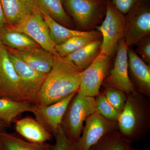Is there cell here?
<instances>
[{
  "label": "cell",
  "mask_w": 150,
  "mask_h": 150,
  "mask_svg": "<svg viewBox=\"0 0 150 150\" xmlns=\"http://www.w3.org/2000/svg\"><path fill=\"white\" fill-rule=\"evenodd\" d=\"M83 71L69 60L54 56V65L46 76L34 105H49L77 92Z\"/></svg>",
  "instance_id": "6da1fadb"
},
{
  "label": "cell",
  "mask_w": 150,
  "mask_h": 150,
  "mask_svg": "<svg viewBox=\"0 0 150 150\" xmlns=\"http://www.w3.org/2000/svg\"><path fill=\"white\" fill-rule=\"evenodd\" d=\"M118 131L130 143L139 142L150 128L149 98L137 90L127 95L123 110L117 121Z\"/></svg>",
  "instance_id": "7a4b0ae2"
},
{
  "label": "cell",
  "mask_w": 150,
  "mask_h": 150,
  "mask_svg": "<svg viewBox=\"0 0 150 150\" xmlns=\"http://www.w3.org/2000/svg\"><path fill=\"white\" fill-rule=\"evenodd\" d=\"M96 111L95 98L77 92L71 100L62 119L61 127L73 144L81 137L83 123Z\"/></svg>",
  "instance_id": "3957f363"
},
{
  "label": "cell",
  "mask_w": 150,
  "mask_h": 150,
  "mask_svg": "<svg viewBox=\"0 0 150 150\" xmlns=\"http://www.w3.org/2000/svg\"><path fill=\"white\" fill-rule=\"evenodd\" d=\"M62 2L64 8L80 31L95 30L105 16V0H62Z\"/></svg>",
  "instance_id": "277c9868"
},
{
  "label": "cell",
  "mask_w": 150,
  "mask_h": 150,
  "mask_svg": "<svg viewBox=\"0 0 150 150\" xmlns=\"http://www.w3.org/2000/svg\"><path fill=\"white\" fill-rule=\"evenodd\" d=\"M105 1V17L96 29L102 36L100 54L111 57L119 40L126 35L127 23L126 16L115 8L111 0Z\"/></svg>",
  "instance_id": "5b68a950"
},
{
  "label": "cell",
  "mask_w": 150,
  "mask_h": 150,
  "mask_svg": "<svg viewBox=\"0 0 150 150\" xmlns=\"http://www.w3.org/2000/svg\"><path fill=\"white\" fill-rule=\"evenodd\" d=\"M8 54L18 77L22 98L34 104L47 74L35 71L18 57L9 52Z\"/></svg>",
  "instance_id": "8992f818"
},
{
  "label": "cell",
  "mask_w": 150,
  "mask_h": 150,
  "mask_svg": "<svg viewBox=\"0 0 150 150\" xmlns=\"http://www.w3.org/2000/svg\"><path fill=\"white\" fill-rule=\"evenodd\" d=\"M85 121L81 137L73 144L74 150H90L105 135L118 131L117 121L106 119L97 111Z\"/></svg>",
  "instance_id": "52a82bcc"
},
{
  "label": "cell",
  "mask_w": 150,
  "mask_h": 150,
  "mask_svg": "<svg viewBox=\"0 0 150 150\" xmlns=\"http://www.w3.org/2000/svg\"><path fill=\"white\" fill-rule=\"evenodd\" d=\"M8 26L13 31L26 34L53 56L60 57L55 50L56 45L51 39L48 25L37 7L19 24L13 27Z\"/></svg>",
  "instance_id": "ba28073f"
},
{
  "label": "cell",
  "mask_w": 150,
  "mask_h": 150,
  "mask_svg": "<svg viewBox=\"0 0 150 150\" xmlns=\"http://www.w3.org/2000/svg\"><path fill=\"white\" fill-rule=\"evenodd\" d=\"M111 57L100 54L96 59L83 71L78 92L83 95L95 97L110 69Z\"/></svg>",
  "instance_id": "9c48e42d"
},
{
  "label": "cell",
  "mask_w": 150,
  "mask_h": 150,
  "mask_svg": "<svg viewBox=\"0 0 150 150\" xmlns=\"http://www.w3.org/2000/svg\"><path fill=\"white\" fill-rule=\"evenodd\" d=\"M112 69L105 78L103 83L120 90L126 95L136 90L128 73V49L124 38L119 40Z\"/></svg>",
  "instance_id": "30bf717a"
},
{
  "label": "cell",
  "mask_w": 150,
  "mask_h": 150,
  "mask_svg": "<svg viewBox=\"0 0 150 150\" xmlns=\"http://www.w3.org/2000/svg\"><path fill=\"white\" fill-rule=\"evenodd\" d=\"M127 31L124 38L128 46L135 45L150 34L149 6L141 0L126 16Z\"/></svg>",
  "instance_id": "8fae6325"
},
{
  "label": "cell",
  "mask_w": 150,
  "mask_h": 150,
  "mask_svg": "<svg viewBox=\"0 0 150 150\" xmlns=\"http://www.w3.org/2000/svg\"><path fill=\"white\" fill-rule=\"evenodd\" d=\"M0 98L23 100L20 93L18 77L9 57L8 51L0 42Z\"/></svg>",
  "instance_id": "7c38bea8"
},
{
  "label": "cell",
  "mask_w": 150,
  "mask_h": 150,
  "mask_svg": "<svg viewBox=\"0 0 150 150\" xmlns=\"http://www.w3.org/2000/svg\"><path fill=\"white\" fill-rule=\"evenodd\" d=\"M76 93L49 105L37 106L34 105L30 112L35 116V119L54 136L61 126L69 103Z\"/></svg>",
  "instance_id": "4fadbf2b"
},
{
  "label": "cell",
  "mask_w": 150,
  "mask_h": 150,
  "mask_svg": "<svg viewBox=\"0 0 150 150\" xmlns=\"http://www.w3.org/2000/svg\"><path fill=\"white\" fill-rule=\"evenodd\" d=\"M128 73L137 91L150 98V66L145 63L135 51L128 49Z\"/></svg>",
  "instance_id": "5bb4252c"
},
{
  "label": "cell",
  "mask_w": 150,
  "mask_h": 150,
  "mask_svg": "<svg viewBox=\"0 0 150 150\" xmlns=\"http://www.w3.org/2000/svg\"><path fill=\"white\" fill-rule=\"evenodd\" d=\"M6 48L9 53L18 57L30 68L39 72L47 74L54 65V56L40 46L23 51Z\"/></svg>",
  "instance_id": "9a60e30c"
},
{
  "label": "cell",
  "mask_w": 150,
  "mask_h": 150,
  "mask_svg": "<svg viewBox=\"0 0 150 150\" xmlns=\"http://www.w3.org/2000/svg\"><path fill=\"white\" fill-rule=\"evenodd\" d=\"M7 24L16 26L36 8L34 0H0Z\"/></svg>",
  "instance_id": "2e32d148"
},
{
  "label": "cell",
  "mask_w": 150,
  "mask_h": 150,
  "mask_svg": "<svg viewBox=\"0 0 150 150\" xmlns=\"http://www.w3.org/2000/svg\"><path fill=\"white\" fill-rule=\"evenodd\" d=\"M15 129L21 137L33 143H46L54 136L35 118L31 117L16 120Z\"/></svg>",
  "instance_id": "e0dca14e"
},
{
  "label": "cell",
  "mask_w": 150,
  "mask_h": 150,
  "mask_svg": "<svg viewBox=\"0 0 150 150\" xmlns=\"http://www.w3.org/2000/svg\"><path fill=\"white\" fill-rule=\"evenodd\" d=\"M38 10L48 25L51 39L56 45L61 44L70 38L79 36H92L102 39L101 33L98 30L85 32L70 29L58 23L44 11Z\"/></svg>",
  "instance_id": "ac0fdd59"
},
{
  "label": "cell",
  "mask_w": 150,
  "mask_h": 150,
  "mask_svg": "<svg viewBox=\"0 0 150 150\" xmlns=\"http://www.w3.org/2000/svg\"><path fill=\"white\" fill-rule=\"evenodd\" d=\"M0 142L4 150H54L47 142L33 143L6 131L0 132Z\"/></svg>",
  "instance_id": "d6986e66"
},
{
  "label": "cell",
  "mask_w": 150,
  "mask_h": 150,
  "mask_svg": "<svg viewBox=\"0 0 150 150\" xmlns=\"http://www.w3.org/2000/svg\"><path fill=\"white\" fill-rule=\"evenodd\" d=\"M101 42V39L94 40L79 51L64 58L73 62L81 70L84 71L100 54Z\"/></svg>",
  "instance_id": "ffe728a7"
},
{
  "label": "cell",
  "mask_w": 150,
  "mask_h": 150,
  "mask_svg": "<svg viewBox=\"0 0 150 150\" xmlns=\"http://www.w3.org/2000/svg\"><path fill=\"white\" fill-rule=\"evenodd\" d=\"M0 42L7 48L18 51L40 46L26 34L11 30L8 25L0 31Z\"/></svg>",
  "instance_id": "44dd1931"
},
{
  "label": "cell",
  "mask_w": 150,
  "mask_h": 150,
  "mask_svg": "<svg viewBox=\"0 0 150 150\" xmlns=\"http://www.w3.org/2000/svg\"><path fill=\"white\" fill-rule=\"evenodd\" d=\"M33 105L26 100L16 101L0 98V120L11 125L23 112H30Z\"/></svg>",
  "instance_id": "7402d4cb"
},
{
  "label": "cell",
  "mask_w": 150,
  "mask_h": 150,
  "mask_svg": "<svg viewBox=\"0 0 150 150\" xmlns=\"http://www.w3.org/2000/svg\"><path fill=\"white\" fill-rule=\"evenodd\" d=\"M34 2L38 9L45 11L58 23L74 29L72 22L64 8L62 0H34Z\"/></svg>",
  "instance_id": "603a6c76"
},
{
  "label": "cell",
  "mask_w": 150,
  "mask_h": 150,
  "mask_svg": "<svg viewBox=\"0 0 150 150\" xmlns=\"http://www.w3.org/2000/svg\"><path fill=\"white\" fill-rule=\"evenodd\" d=\"M131 144L117 131L103 137L90 150H128Z\"/></svg>",
  "instance_id": "cb8c5ba5"
},
{
  "label": "cell",
  "mask_w": 150,
  "mask_h": 150,
  "mask_svg": "<svg viewBox=\"0 0 150 150\" xmlns=\"http://www.w3.org/2000/svg\"><path fill=\"white\" fill-rule=\"evenodd\" d=\"M92 36H79L70 38L65 42L55 46V50L60 57H66L86 46L96 39Z\"/></svg>",
  "instance_id": "d4e9b609"
},
{
  "label": "cell",
  "mask_w": 150,
  "mask_h": 150,
  "mask_svg": "<svg viewBox=\"0 0 150 150\" xmlns=\"http://www.w3.org/2000/svg\"><path fill=\"white\" fill-rule=\"evenodd\" d=\"M103 91L101 92L107 100L116 110L121 112L126 103L127 95L120 90L103 83Z\"/></svg>",
  "instance_id": "484cf974"
},
{
  "label": "cell",
  "mask_w": 150,
  "mask_h": 150,
  "mask_svg": "<svg viewBox=\"0 0 150 150\" xmlns=\"http://www.w3.org/2000/svg\"><path fill=\"white\" fill-rule=\"evenodd\" d=\"M95 98L96 111L106 119L117 121L121 112L110 104L103 94L100 91Z\"/></svg>",
  "instance_id": "4316f807"
},
{
  "label": "cell",
  "mask_w": 150,
  "mask_h": 150,
  "mask_svg": "<svg viewBox=\"0 0 150 150\" xmlns=\"http://www.w3.org/2000/svg\"><path fill=\"white\" fill-rule=\"evenodd\" d=\"M135 45L137 46L135 52L140 58L148 64H150V36L143 38Z\"/></svg>",
  "instance_id": "83f0119b"
},
{
  "label": "cell",
  "mask_w": 150,
  "mask_h": 150,
  "mask_svg": "<svg viewBox=\"0 0 150 150\" xmlns=\"http://www.w3.org/2000/svg\"><path fill=\"white\" fill-rule=\"evenodd\" d=\"M55 143L53 145L54 150H74L73 144L68 139L61 126L54 135Z\"/></svg>",
  "instance_id": "f1b7e54d"
},
{
  "label": "cell",
  "mask_w": 150,
  "mask_h": 150,
  "mask_svg": "<svg viewBox=\"0 0 150 150\" xmlns=\"http://www.w3.org/2000/svg\"><path fill=\"white\" fill-rule=\"evenodd\" d=\"M140 1L141 0H111L115 8L125 15Z\"/></svg>",
  "instance_id": "f546056e"
},
{
  "label": "cell",
  "mask_w": 150,
  "mask_h": 150,
  "mask_svg": "<svg viewBox=\"0 0 150 150\" xmlns=\"http://www.w3.org/2000/svg\"><path fill=\"white\" fill-rule=\"evenodd\" d=\"M7 25H8L6 21L1 4L0 1V31L4 28Z\"/></svg>",
  "instance_id": "4dcf8cb0"
},
{
  "label": "cell",
  "mask_w": 150,
  "mask_h": 150,
  "mask_svg": "<svg viewBox=\"0 0 150 150\" xmlns=\"http://www.w3.org/2000/svg\"><path fill=\"white\" fill-rule=\"evenodd\" d=\"M10 124L0 120V132L6 131L8 128L11 126Z\"/></svg>",
  "instance_id": "1f68e13d"
},
{
  "label": "cell",
  "mask_w": 150,
  "mask_h": 150,
  "mask_svg": "<svg viewBox=\"0 0 150 150\" xmlns=\"http://www.w3.org/2000/svg\"><path fill=\"white\" fill-rule=\"evenodd\" d=\"M128 150H139L138 149H136V148H134L132 147V146H131L130 147H129V149H128Z\"/></svg>",
  "instance_id": "d6a6232c"
},
{
  "label": "cell",
  "mask_w": 150,
  "mask_h": 150,
  "mask_svg": "<svg viewBox=\"0 0 150 150\" xmlns=\"http://www.w3.org/2000/svg\"><path fill=\"white\" fill-rule=\"evenodd\" d=\"M0 150H4V149H3L2 146L1 142H0Z\"/></svg>",
  "instance_id": "836d02e7"
}]
</instances>
